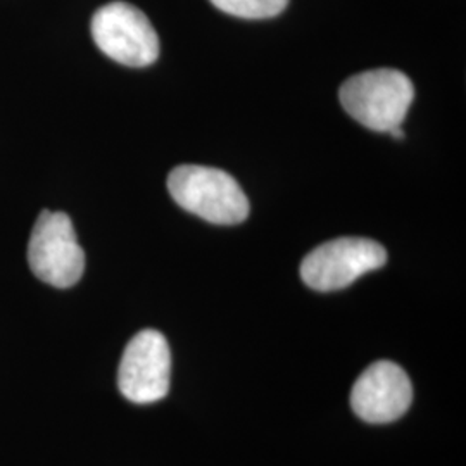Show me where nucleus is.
<instances>
[{"mask_svg":"<svg viewBox=\"0 0 466 466\" xmlns=\"http://www.w3.org/2000/svg\"><path fill=\"white\" fill-rule=\"evenodd\" d=\"M413 387L406 371L392 361L368 367L350 390L354 413L368 423H390L411 406Z\"/></svg>","mask_w":466,"mask_h":466,"instance_id":"7","label":"nucleus"},{"mask_svg":"<svg viewBox=\"0 0 466 466\" xmlns=\"http://www.w3.org/2000/svg\"><path fill=\"white\" fill-rule=\"evenodd\" d=\"M219 11L242 19H268L285 11L289 0H211Z\"/></svg>","mask_w":466,"mask_h":466,"instance_id":"8","label":"nucleus"},{"mask_svg":"<svg viewBox=\"0 0 466 466\" xmlns=\"http://www.w3.org/2000/svg\"><path fill=\"white\" fill-rule=\"evenodd\" d=\"M387 263V250L375 240L344 237L311 250L302 265V282L318 292H333L350 287L368 271Z\"/></svg>","mask_w":466,"mask_h":466,"instance_id":"5","label":"nucleus"},{"mask_svg":"<svg viewBox=\"0 0 466 466\" xmlns=\"http://www.w3.org/2000/svg\"><path fill=\"white\" fill-rule=\"evenodd\" d=\"M28 265L35 277L57 289H67L82 279L85 252L73 221L66 213L42 211L28 242Z\"/></svg>","mask_w":466,"mask_h":466,"instance_id":"3","label":"nucleus"},{"mask_svg":"<svg viewBox=\"0 0 466 466\" xmlns=\"http://www.w3.org/2000/svg\"><path fill=\"white\" fill-rule=\"evenodd\" d=\"M90 28L96 46L119 65L149 66L159 57V38L149 17L132 4L102 5L92 17Z\"/></svg>","mask_w":466,"mask_h":466,"instance_id":"4","label":"nucleus"},{"mask_svg":"<svg viewBox=\"0 0 466 466\" xmlns=\"http://www.w3.org/2000/svg\"><path fill=\"white\" fill-rule=\"evenodd\" d=\"M339 99L358 123L389 134L402 125L415 99V86L404 73L382 67L354 75L340 86Z\"/></svg>","mask_w":466,"mask_h":466,"instance_id":"1","label":"nucleus"},{"mask_svg":"<svg viewBox=\"0 0 466 466\" xmlns=\"http://www.w3.org/2000/svg\"><path fill=\"white\" fill-rule=\"evenodd\" d=\"M171 352L165 335L157 330H142L128 342L123 352L117 387L135 404L161 400L169 392Z\"/></svg>","mask_w":466,"mask_h":466,"instance_id":"6","label":"nucleus"},{"mask_svg":"<svg viewBox=\"0 0 466 466\" xmlns=\"http://www.w3.org/2000/svg\"><path fill=\"white\" fill-rule=\"evenodd\" d=\"M167 190L178 206L215 225H237L249 215V200L240 185L217 167H175L167 177Z\"/></svg>","mask_w":466,"mask_h":466,"instance_id":"2","label":"nucleus"},{"mask_svg":"<svg viewBox=\"0 0 466 466\" xmlns=\"http://www.w3.org/2000/svg\"><path fill=\"white\" fill-rule=\"evenodd\" d=\"M389 134L392 135L394 138H404V132H402V128L398 127V128H392Z\"/></svg>","mask_w":466,"mask_h":466,"instance_id":"9","label":"nucleus"}]
</instances>
